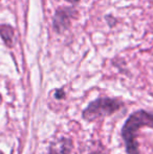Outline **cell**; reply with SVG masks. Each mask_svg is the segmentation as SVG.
Here are the masks:
<instances>
[{
  "label": "cell",
  "mask_w": 153,
  "mask_h": 154,
  "mask_svg": "<svg viewBox=\"0 0 153 154\" xmlns=\"http://www.w3.org/2000/svg\"><path fill=\"white\" fill-rule=\"evenodd\" d=\"M124 107V103L113 97H99L90 102L82 112V118L87 122L104 119L120 111Z\"/></svg>",
  "instance_id": "2"
},
{
  "label": "cell",
  "mask_w": 153,
  "mask_h": 154,
  "mask_svg": "<svg viewBox=\"0 0 153 154\" xmlns=\"http://www.w3.org/2000/svg\"><path fill=\"white\" fill-rule=\"evenodd\" d=\"M90 154H99V153H96V152H94V153H90Z\"/></svg>",
  "instance_id": "7"
},
{
  "label": "cell",
  "mask_w": 153,
  "mask_h": 154,
  "mask_svg": "<svg viewBox=\"0 0 153 154\" xmlns=\"http://www.w3.org/2000/svg\"><path fill=\"white\" fill-rule=\"evenodd\" d=\"M0 36L2 37L6 45L12 46L14 44V29L10 25H1L0 26Z\"/></svg>",
  "instance_id": "4"
},
{
  "label": "cell",
  "mask_w": 153,
  "mask_h": 154,
  "mask_svg": "<svg viewBox=\"0 0 153 154\" xmlns=\"http://www.w3.org/2000/svg\"><path fill=\"white\" fill-rule=\"evenodd\" d=\"M56 99H63L64 97H65V93H64V91L62 89H58L57 91H56V94H55Z\"/></svg>",
  "instance_id": "5"
},
{
  "label": "cell",
  "mask_w": 153,
  "mask_h": 154,
  "mask_svg": "<svg viewBox=\"0 0 153 154\" xmlns=\"http://www.w3.org/2000/svg\"><path fill=\"white\" fill-rule=\"evenodd\" d=\"M143 127L153 128V113L143 109L131 113L123 125L121 134L127 154H139L137 135Z\"/></svg>",
  "instance_id": "1"
},
{
  "label": "cell",
  "mask_w": 153,
  "mask_h": 154,
  "mask_svg": "<svg viewBox=\"0 0 153 154\" xmlns=\"http://www.w3.org/2000/svg\"><path fill=\"white\" fill-rule=\"evenodd\" d=\"M72 150V138L66 136H60V137L54 140L49 144L47 151L45 154H70Z\"/></svg>",
  "instance_id": "3"
},
{
  "label": "cell",
  "mask_w": 153,
  "mask_h": 154,
  "mask_svg": "<svg viewBox=\"0 0 153 154\" xmlns=\"http://www.w3.org/2000/svg\"><path fill=\"white\" fill-rule=\"evenodd\" d=\"M68 1H70V2H76V1H78V0H68Z\"/></svg>",
  "instance_id": "6"
}]
</instances>
